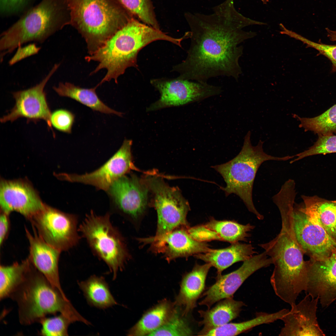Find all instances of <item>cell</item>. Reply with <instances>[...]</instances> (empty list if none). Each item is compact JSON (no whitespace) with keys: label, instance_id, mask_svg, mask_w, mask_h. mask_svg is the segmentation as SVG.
<instances>
[{"label":"cell","instance_id":"obj_1","mask_svg":"<svg viewBox=\"0 0 336 336\" xmlns=\"http://www.w3.org/2000/svg\"><path fill=\"white\" fill-rule=\"evenodd\" d=\"M212 9L209 14L184 13L190 30L191 43L186 58L172 69L179 73V79L204 82L222 76L237 81L242 73L239 61L243 47L239 45L257 35L242 29L264 23L238 12L234 0H225Z\"/></svg>","mask_w":336,"mask_h":336},{"label":"cell","instance_id":"obj_2","mask_svg":"<svg viewBox=\"0 0 336 336\" xmlns=\"http://www.w3.org/2000/svg\"><path fill=\"white\" fill-rule=\"evenodd\" d=\"M158 40L175 44L177 39L133 18L94 53L85 57V59L88 62L98 63L90 74L105 69L106 73L98 85L111 80L117 83L118 77L127 68H138L137 57L141 49Z\"/></svg>","mask_w":336,"mask_h":336},{"label":"cell","instance_id":"obj_3","mask_svg":"<svg viewBox=\"0 0 336 336\" xmlns=\"http://www.w3.org/2000/svg\"><path fill=\"white\" fill-rule=\"evenodd\" d=\"M272 259L270 282L275 294L290 306L307 285L306 261L295 237L293 225H282L274 239L259 244Z\"/></svg>","mask_w":336,"mask_h":336},{"label":"cell","instance_id":"obj_4","mask_svg":"<svg viewBox=\"0 0 336 336\" xmlns=\"http://www.w3.org/2000/svg\"><path fill=\"white\" fill-rule=\"evenodd\" d=\"M70 24L94 53L135 16L118 0H67Z\"/></svg>","mask_w":336,"mask_h":336},{"label":"cell","instance_id":"obj_5","mask_svg":"<svg viewBox=\"0 0 336 336\" xmlns=\"http://www.w3.org/2000/svg\"><path fill=\"white\" fill-rule=\"evenodd\" d=\"M67 0H42L25 12L1 35L0 61L7 54L29 42L42 43L70 24Z\"/></svg>","mask_w":336,"mask_h":336},{"label":"cell","instance_id":"obj_6","mask_svg":"<svg viewBox=\"0 0 336 336\" xmlns=\"http://www.w3.org/2000/svg\"><path fill=\"white\" fill-rule=\"evenodd\" d=\"M10 297L17 303L19 321L22 325L40 322L47 315L57 313L73 322L82 318L65 295L54 287L32 264L24 281Z\"/></svg>","mask_w":336,"mask_h":336},{"label":"cell","instance_id":"obj_7","mask_svg":"<svg viewBox=\"0 0 336 336\" xmlns=\"http://www.w3.org/2000/svg\"><path fill=\"white\" fill-rule=\"evenodd\" d=\"M251 132L245 136L243 146L238 154L225 163L212 166L223 178L226 184L222 189L226 196L234 194L242 200L248 210L259 220L264 216L257 210L252 198L253 185L258 169L265 161H284L293 158L294 156L282 157L272 156L266 153L260 140L256 146H253L250 141Z\"/></svg>","mask_w":336,"mask_h":336},{"label":"cell","instance_id":"obj_8","mask_svg":"<svg viewBox=\"0 0 336 336\" xmlns=\"http://www.w3.org/2000/svg\"><path fill=\"white\" fill-rule=\"evenodd\" d=\"M111 214L98 215L91 210L79 226L78 231L94 255L107 265L114 280L130 256L124 237L111 221Z\"/></svg>","mask_w":336,"mask_h":336},{"label":"cell","instance_id":"obj_9","mask_svg":"<svg viewBox=\"0 0 336 336\" xmlns=\"http://www.w3.org/2000/svg\"><path fill=\"white\" fill-rule=\"evenodd\" d=\"M152 195L153 206L157 216L155 236H159L180 227H189L187 216L190 208L179 189L171 187L154 171L142 177Z\"/></svg>","mask_w":336,"mask_h":336},{"label":"cell","instance_id":"obj_10","mask_svg":"<svg viewBox=\"0 0 336 336\" xmlns=\"http://www.w3.org/2000/svg\"><path fill=\"white\" fill-rule=\"evenodd\" d=\"M38 235L45 242L61 252L77 246L81 236L78 218L45 205L29 220Z\"/></svg>","mask_w":336,"mask_h":336},{"label":"cell","instance_id":"obj_11","mask_svg":"<svg viewBox=\"0 0 336 336\" xmlns=\"http://www.w3.org/2000/svg\"><path fill=\"white\" fill-rule=\"evenodd\" d=\"M106 192L110 199L111 212L132 222L139 220L144 214L149 190L142 178L134 174L124 175L115 181Z\"/></svg>","mask_w":336,"mask_h":336},{"label":"cell","instance_id":"obj_12","mask_svg":"<svg viewBox=\"0 0 336 336\" xmlns=\"http://www.w3.org/2000/svg\"><path fill=\"white\" fill-rule=\"evenodd\" d=\"M150 83L160 92L159 100L148 109L152 111L199 101L220 94L222 88L207 82H194L176 78L152 79Z\"/></svg>","mask_w":336,"mask_h":336},{"label":"cell","instance_id":"obj_13","mask_svg":"<svg viewBox=\"0 0 336 336\" xmlns=\"http://www.w3.org/2000/svg\"><path fill=\"white\" fill-rule=\"evenodd\" d=\"M60 65L59 63L55 64L45 77L34 86L12 92L15 100V105L9 113L0 119L1 122H12L21 117L26 118L28 121L35 122L42 119L45 121L52 130L50 121L52 113L44 89Z\"/></svg>","mask_w":336,"mask_h":336},{"label":"cell","instance_id":"obj_14","mask_svg":"<svg viewBox=\"0 0 336 336\" xmlns=\"http://www.w3.org/2000/svg\"><path fill=\"white\" fill-rule=\"evenodd\" d=\"M271 264L272 259L264 251L244 261L237 270L226 274L217 275L215 283L202 295L201 297L203 298L199 304L205 306L209 309L217 302L233 297L235 293L249 277L258 270Z\"/></svg>","mask_w":336,"mask_h":336},{"label":"cell","instance_id":"obj_15","mask_svg":"<svg viewBox=\"0 0 336 336\" xmlns=\"http://www.w3.org/2000/svg\"><path fill=\"white\" fill-rule=\"evenodd\" d=\"M131 140L125 139L118 151L103 165L89 173L82 175L64 174L63 179L74 182L89 184L97 189L107 191L118 179L132 169H135L132 161Z\"/></svg>","mask_w":336,"mask_h":336},{"label":"cell","instance_id":"obj_16","mask_svg":"<svg viewBox=\"0 0 336 336\" xmlns=\"http://www.w3.org/2000/svg\"><path fill=\"white\" fill-rule=\"evenodd\" d=\"M293 212V229L296 240L304 254L313 261L323 260L336 248V240L312 221L296 206Z\"/></svg>","mask_w":336,"mask_h":336},{"label":"cell","instance_id":"obj_17","mask_svg":"<svg viewBox=\"0 0 336 336\" xmlns=\"http://www.w3.org/2000/svg\"><path fill=\"white\" fill-rule=\"evenodd\" d=\"M306 294L318 297L323 307L336 299V248L329 256L320 261H306Z\"/></svg>","mask_w":336,"mask_h":336},{"label":"cell","instance_id":"obj_18","mask_svg":"<svg viewBox=\"0 0 336 336\" xmlns=\"http://www.w3.org/2000/svg\"><path fill=\"white\" fill-rule=\"evenodd\" d=\"M187 228L180 227L159 236L140 239L144 244H150L151 250L161 253L170 261L179 257H187L206 253L211 249L206 242L194 239L189 233Z\"/></svg>","mask_w":336,"mask_h":336},{"label":"cell","instance_id":"obj_19","mask_svg":"<svg viewBox=\"0 0 336 336\" xmlns=\"http://www.w3.org/2000/svg\"><path fill=\"white\" fill-rule=\"evenodd\" d=\"M0 204L2 212H17L29 220L45 206L30 184L18 180L1 181Z\"/></svg>","mask_w":336,"mask_h":336},{"label":"cell","instance_id":"obj_20","mask_svg":"<svg viewBox=\"0 0 336 336\" xmlns=\"http://www.w3.org/2000/svg\"><path fill=\"white\" fill-rule=\"evenodd\" d=\"M319 301L318 297L313 298L306 294L298 304L291 306V310L281 320L284 326L279 335L325 336L317 320Z\"/></svg>","mask_w":336,"mask_h":336},{"label":"cell","instance_id":"obj_21","mask_svg":"<svg viewBox=\"0 0 336 336\" xmlns=\"http://www.w3.org/2000/svg\"><path fill=\"white\" fill-rule=\"evenodd\" d=\"M33 228L34 235L25 228L30 245L28 258L52 286L65 295L60 285L58 272V261L61 252L45 242L37 235L35 229Z\"/></svg>","mask_w":336,"mask_h":336},{"label":"cell","instance_id":"obj_22","mask_svg":"<svg viewBox=\"0 0 336 336\" xmlns=\"http://www.w3.org/2000/svg\"><path fill=\"white\" fill-rule=\"evenodd\" d=\"M254 228L250 223L243 225L234 221H218L211 217L204 224L187 229L189 234L198 241L218 240L232 244L246 241L249 237V232Z\"/></svg>","mask_w":336,"mask_h":336},{"label":"cell","instance_id":"obj_23","mask_svg":"<svg viewBox=\"0 0 336 336\" xmlns=\"http://www.w3.org/2000/svg\"><path fill=\"white\" fill-rule=\"evenodd\" d=\"M301 198L303 204L298 205L296 207L336 240V200L317 195H302Z\"/></svg>","mask_w":336,"mask_h":336},{"label":"cell","instance_id":"obj_24","mask_svg":"<svg viewBox=\"0 0 336 336\" xmlns=\"http://www.w3.org/2000/svg\"><path fill=\"white\" fill-rule=\"evenodd\" d=\"M211 265L195 264L192 270L183 277L177 304L183 308V315H186L196 307L197 302L205 288V282Z\"/></svg>","mask_w":336,"mask_h":336},{"label":"cell","instance_id":"obj_25","mask_svg":"<svg viewBox=\"0 0 336 336\" xmlns=\"http://www.w3.org/2000/svg\"><path fill=\"white\" fill-rule=\"evenodd\" d=\"M256 253L252 245L237 242L224 249H211L206 253L198 254L194 256L210 264L216 269L217 275H219L234 263L247 260Z\"/></svg>","mask_w":336,"mask_h":336},{"label":"cell","instance_id":"obj_26","mask_svg":"<svg viewBox=\"0 0 336 336\" xmlns=\"http://www.w3.org/2000/svg\"><path fill=\"white\" fill-rule=\"evenodd\" d=\"M245 305L243 301H236L231 297L219 301L214 307L206 310H198L202 318L198 324L203 326V328L198 333V335L202 336L206 332L236 318Z\"/></svg>","mask_w":336,"mask_h":336},{"label":"cell","instance_id":"obj_27","mask_svg":"<svg viewBox=\"0 0 336 336\" xmlns=\"http://www.w3.org/2000/svg\"><path fill=\"white\" fill-rule=\"evenodd\" d=\"M98 86L97 85L93 88H86L68 82H60L53 89L59 96L73 99L94 111L122 116V113L110 108L99 98L96 91Z\"/></svg>","mask_w":336,"mask_h":336},{"label":"cell","instance_id":"obj_28","mask_svg":"<svg viewBox=\"0 0 336 336\" xmlns=\"http://www.w3.org/2000/svg\"><path fill=\"white\" fill-rule=\"evenodd\" d=\"M78 284L90 306L105 309L117 305L103 277L93 275L84 281L78 282Z\"/></svg>","mask_w":336,"mask_h":336},{"label":"cell","instance_id":"obj_29","mask_svg":"<svg viewBox=\"0 0 336 336\" xmlns=\"http://www.w3.org/2000/svg\"><path fill=\"white\" fill-rule=\"evenodd\" d=\"M285 313L283 309L272 313L257 312L253 319L240 323H228L209 330L202 336L236 335L258 325L280 320Z\"/></svg>","mask_w":336,"mask_h":336},{"label":"cell","instance_id":"obj_30","mask_svg":"<svg viewBox=\"0 0 336 336\" xmlns=\"http://www.w3.org/2000/svg\"><path fill=\"white\" fill-rule=\"evenodd\" d=\"M170 306L163 301L148 311L128 331L129 336L149 335L163 325L170 316Z\"/></svg>","mask_w":336,"mask_h":336},{"label":"cell","instance_id":"obj_31","mask_svg":"<svg viewBox=\"0 0 336 336\" xmlns=\"http://www.w3.org/2000/svg\"><path fill=\"white\" fill-rule=\"evenodd\" d=\"M32 265L28 258L21 263L15 262L10 265H0L1 300L10 297L24 281Z\"/></svg>","mask_w":336,"mask_h":336},{"label":"cell","instance_id":"obj_32","mask_svg":"<svg viewBox=\"0 0 336 336\" xmlns=\"http://www.w3.org/2000/svg\"><path fill=\"white\" fill-rule=\"evenodd\" d=\"M300 122L299 127L320 135L336 134V104L322 114L312 118H301L295 115Z\"/></svg>","mask_w":336,"mask_h":336},{"label":"cell","instance_id":"obj_33","mask_svg":"<svg viewBox=\"0 0 336 336\" xmlns=\"http://www.w3.org/2000/svg\"><path fill=\"white\" fill-rule=\"evenodd\" d=\"M135 16L144 23L161 30L152 0H118Z\"/></svg>","mask_w":336,"mask_h":336},{"label":"cell","instance_id":"obj_34","mask_svg":"<svg viewBox=\"0 0 336 336\" xmlns=\"http://www.w3.org/2000/svg\"><path fill=\"white\" fill-rule=\"evenodd\" d=\"M41 325L40 334L43 336H67L68 328L73 322L68 317L60 314L52 317L42 319L39 322Z\"/></svg>","mask_w":336,"mask_h":336},{"label":"cell","instance_id":"obj_35","mask_svg":"<svg viewBox=\"0 0 336 336\" xmlns=\"http://www.w3.org/2000/svg\"><path fill=\"white\" fill-rule=\"evenodd\" d=\"M192 331L186 322L175 313L161 327L150 336H188Z\"/></svg>","mask_w":336,"mask_h":336},{"label":"cell","instance_id":"obj_36","mask_svg":"<svg viewBox=\"0 0 336 336\" xmlns=\"http://www.w3.org/2000/svg\"><path fill=\"white\" fill-rule=\"evenodd\" d=\"M335 152H336V135H320L312 146L294 155L296 158L290 161V163L310 156Z\"/></svg>","mask_w":336,"mask_h":336},{"label":"cell","instance_id":"obj_37","mask_svg":"<svg viewBox=\"0 0 336 336\" xmlns=\"http://www.w3.org/2000/svg\"><path fill=\"white\" fill-rule=\"evenodd\" d=\"M292 38L300 40L306 45V47L313 48L318 51L319 55H322L327 58L332 63L331 72H336V45H329L321 42L316 43L311 41L293 32Z\"/></svg>","mask_w":336,"mask_h":336},{"label":"cell","instance_id":"obj_38","mask_svg":"<svg viewBox=\"0 0 336 336\" xmlns=\"http://www.w3.org/2000/svg\"><path fill=\"white\" fill-rule=\"evenodd\" d=\"M75 116L71 112L63 109L54 111L51 113L50 121L52 126L57 130L70 133Z\"/></svg>","mask_w":336,"mask_h":336},{"label":"cell","instance_id":"obj_39","mask_svg":"<svg viewBox=\"0 0 336 336\" xmlns=\"http://www.w3.org/2000/svg\"><path fill=\"white\" fill-rule=\"evenodd\" d=\"M16 53L9 62L10 65H13L21 60L37 54L40 49L35 44H31L24 47L19 46Z\"/></svg>","mask_w":336,"mask_h":336},{"label":"cell","instance_id":"obj_40","mask_svg":"<svg viewBox=\"0 0 336 336\" xmlns=\"http://www.w3.org/2000/svg\"><path fill=\"white\" fill-rule=\"evenodd\" d=\"M10 228L9 214L2 212L0 216V245H2L7 239Z\"/></svg>","mask_w":336,"mask_h":336},{"label":"cell","instance_id":"obj_41","mask_svg":"<svg viewBox=\"0 0 336 336\" xmlns=\"http://www.w3.org/2000/svg\"><path fill=\"white\" fill-rule=\"evenodd\" d=\"M25 0H0L1 10L2 12L14 11L23 3Z\"/></svg>","mask_w":336,"mask_h":336},{"label":"cell","instance_id":"obj_42","mask_svg":"<svg viewBox=\"0 0 336 336\" xmlns=\"http://www.w3.org/2000/svg\"><path fill=\"white\" fill-rule=\"evenodd\" d=\"M328 36L330 41L336 42V30H329L328 33Z\"/></svg>","mask_w":336,"mask_h":336},{"label":"cell","instance_id":"obj_43","mask_svg":"<svg viewBox=\"0 0 336 336\" xmlns=\"http://www.w3.org/2000/svg\"><path fill=\"white\" fill-rule=\"evenodd\" d=\"M282 225H287V224H282Z\"/></svg>","mask_w":336,"mask_h":336}]
</instances>
